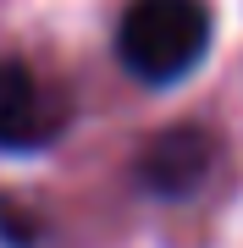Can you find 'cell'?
Listing matches in <instances>:
<instances>
[{"label": "cell", "instance_id": "cell-1", "mask_svg": "<svg viewBox=\"0 0 243 248\" xmlns=\"http://www.w3.org/2000/svg\"><path fill=\"white\" fill-rule=\"evenodd\" d=\"M216 17L205 0H133L116 22V61L149 89L182 83L205 61Z\"/></svg>", "mask_w": 243, "mask_h": 248}, {"label": "cell", "instance_id": "cell-2", "mask_svg": "<svg viewBox=\"0 0 243 248\" xmlns=\"http://www.w3.org/2000/svg\"><path fill=\"white\" fill-rule=\"evenodd\" d=\"M72 122L66 94L45 83L28 61H0V149L6 155H39Z\"/></svg>", "mask_w": 243, "mask_h": 248}, {"label": "cell", "instance_id": "cell-3", "mask_svg": "<svg viewBox=\"0 0 243 248\" xmlns=\"http://www.w3.org/2000/svg\"><path fill=\"white\" fill-rule=\"evenodd\" d=\"M210 166H216V138L205 127H171L138 155V182L161 199H182L210 177Z\"/></svg>", "mask_w": 243, "mask_h": 248}]
</instances>
